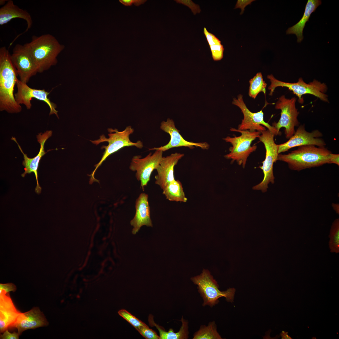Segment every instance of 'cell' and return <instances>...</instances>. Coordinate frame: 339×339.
<instances>
[{
  "mask_svg": "<svg viewBox=\"0 0 339 339\" xmlns=\"http://www.w3.org/2000/svg\"><path fill=\"white\" fill-rule=\"evenodd\" d=\"M267 78L270 80L271 84L268 89L270 90V95H272L277 87H285L293 91L298 97L299 103L304 102L302 96L309 94L313 95L325 102H328V95L325 94L327 87L324 83H321L314 79L309 83H305L301 78H300L296 83H291L282 81L276 79L272 74L268 75Z\"/></svg>",
  "mask_w": 339,
  "mask_h": 339,
  "instance_id": "cell-7",
  "label": "cell"
},
{
  "mask_svg": "<svg viewBox=\"0 0 339 339\" xmlns=\"http://www.w3.org/2000/svg\"><path fill=\"white\" fill-rule=\"evenodd\" d=\"M19 336L18 332H14L11 333L8 331L7 329L0 335V338L1 339H18Z\"/></svg>",
  "mask_w": 339,
  "mask_h": 339,
  "instance_id": "cell-36",
  "label": "cell"
},
{
  "mask_svg": "<svg viewBox=\"0 0 339 339\" xmlns=\"http://www.w3.org/2000/svg\"><path fill=\"white\" fill-rule=\"evenodd\" d=\"M182 325L179 331L175 332L174 330L170 328L166 331L163 327L155 323L153 316L149 315L148 318L149 324L152 326H155L159 332V339H186L189 337L188 321L184 319L183 316L180 320Z\"/></svg>",
  "mask_w": 339,
  "mask_h": 339,
  "instance_id": "cell-23",
  "label": "cell"
},
{
  "mask_svg": "<svg viewBox=\"0 0 339 339\" xmlns=\"http://www.w3.org/2000/svg\"><path fill=\"white\" fill-rule=\"evenodd\" d=\"M203 33L209 46L221 44V41L214 35L209 32L205 27L204 28Z\"/></svg>",
  "mask_w": 339,
  "mask_h": 339,
  "instance_id": "cell-32",
  "label": "cell"
},
{
  "mask_svg": "<svg viewBox=\"0 0 339 339\" xmlns=\"http://www.w3.org/2000/svg\"><path fill=\"white\" fill-rule=\"evenodd\" d=\"M160 128L170 135L169 142L166 145L159 147L149 148V150L164 152L172 148L180 147H187L191 149L195 147H199L203 149H207L209 148V145L206 142L196 143L184 139L175 127L174 121L170 118H168L166 121H164L161 123Z\"/></svg>",
  "mask_w": 339,
  "mask_h": 339,
  "instance_id": "cell-16",
  "label": "cell"
},
{
  "mask_svg": "<svg viewBox=\"0 0 339 339\" xmlns=\"http://www.w3.org/2000/svg\"><path fill=\"white\" fill-rule=\"evenodd\" d=\"M249 83V95L250 97L255 99L261 92L266 94L267 84L263 80L261 73H258L250 80Z\"/></svg>",
  "mask_w": 339,
  "mask_h": 339,
  "instance_id": "cell-26",
  "label": "cell"
},
{
  "mask_svg": "<svg viewBox=\"0 0 339 339\" xmlns=\"http://www.w3.org/2000/svg\"><path fill=\"white\" fill-rule=\"evenodd\" d=\"M331 153L325 146L307 145L299 147L288 154H279L277 160L287 163L291 170L299 171L328 164Z\"/></svg>",
  "mask_w": 339,
  "mask_h": 339,
  "instance_id": "cell-3",
  "label": "cell"
},
{
  "mask_svg": "<svg viewBox=\"0 0 339 339\" xmlns=\"http://www.w3.org/2000/svg\"><path fill=\"white\" fill-rule=\"evenodd\" d=\"M163 194L169 201L186 202V196L182 184L175 179L167 185L163 189Z\"/></svg>",
  "mask_w": 339,
  "mask_h": 339,
  "instance_id": "cell-24",
  "label": "cell"
},
{
  "mask_svg": "<svg viewBox=\"0 0 339 339\" xmlns=\"http://www.w3.org/2000/svg\"><path fill=\"white\" fill-rule=\"evenodd\" d=\"M134 129L130 126H127L123 131H119L117 129H113L111 128L108 129L109 133V137L106 138L105 136L102 135L100 136V138L95 140H90L96 145L100 143L107 142L108 143L107 146L103 145L101 149H105L103 156L100 162L95 165V168L89 176L91 177L90 181H98L94 177V174L96 170L101 164L103 162L110 154L117 151L125 147L134 146L138 148H142L143 147V143L140 140L136 143L132 142L129 138L130 135L133 133Z\"/></svg>",
  "mask_w": 339,
  "mask_h": 339,
  "instance_id": "cell-5",
  "label": "cell"
},
{
  "mask_svg": "<svg viewBox=\"0 0 339 339\" xmlns=\"http://www.w3.org/2000/svg\"><path fill=\"white\" fill-rule=\"evenodd\" d=\"M52 133L51 131L47 130L43 133L40 132L37 135V141L40 145V149L38 154L32 158H29L27 155L24 153L15 137H12L11 138V140L14 141L17 144L19 148L23 155L24 160L22 164L24 167V172L21 175L24 177L27 174H30L32 172L34 173L37 183L35 191L38 194L41 193L42 189L38 182V169L42 157L47 153L45 151V144L46 140L52 136Z\"/></svg>",
  "mask_w": 339,
  "mask_h": 339,
  "instance_id": "cell-15",
  "label": "cell"
},
{
  "mask_svg": "<svg viewBox=\"0 0 339 339\" xmlns=\"http://www.w3.org/2000/svg\"><path fill=\"white\" fill-rule=\"evenodd\" d=\"M118 313L120 316L132 326L137 330L142 327L147 325L126 310L121 309L118 311Z\"/></svg>",
  "mask_w": 339,
  "mask_h": 339,
  "instance_id": "cell-28",
  "label": "cell"
},
{
  "mask_svg": "<svg viewBox=\"0 0 339 339\" xmlns=\"http://www.w3.org/2000/svg\"><path fill=\"white\" fill-rule=\"evenodd\" d=\"M191 279L197 285L198 292L203 299V306L208 305L212 307L219 303L218 299L221 297H225L228 302H233L235 289L229 288L226 291H220L217 282L208 270L203 269L200 274Z\"/></svg>",
  "mask_w": 339,
  "mask_h": 339,
  "instance_id": "cell-4",
  "label": "cell"
},
{
  "mask_svg": "<svg viewBox=\"0 0 339 339\" xmlns=\"http://www.w3.org/2000/svg\"><path fill=\"white\" fill-rule=\"evenodd\" d=\"M339 154L331 153L329 155L328 164H334L339 165Z\"/></svg>",
  "mask_w": 339,
  "mask_h": 339,
  "instance_id": "cell-37",
  "label": "cell"
},
{
  "mask_svg": "<svg viewBox=\"0 0 339 339\" xmlns=\"http://www.w3.org/2000/svg\"><path fill=\"white\" fill-rule=\"evenodd\" d=\"M146 0H119V2L125 6H131L132 4L136 6H139L143 4Z\"/></svg>",
  "mask_w": 339,
  "mask_h": 339,
  "instance_id": "cell-35",
  "label": "cell"
},
{
  "mask_svg": "<svg viewBox=\"0 0 339 339\" xmlns=\"http://www.w3.org/2000/svg\"><path fill=\"white\" fill-rule=\"evenodd\" d=\"M48 324L39 308L34 307L27 312L21 313L13 327L17 329V332L20 335L26 330L46 326Z\"/></svg>",
  "mask_w": 339,
  "mask_h": 339,
  "instance_id": "cell-20",
  "label": "cell"
},
{
  "mask_svg": "<svg viewBox=\"0 0 339 339\" xmlns=\"http://www.w3.org/2000/svg\"><path fill=\"white\" fill-rule=\"evenodd\" d=\"M193 339H221L217 332L214 321L209 323L207 326L202 325L199 330L193 335Z\"/></svg>",
  "mask_w": 339,
  "mask_h": 339,
  "instance_id": "cell-25",
  "label": "cell"
},
{
  "mask_svg": "<svg viewBox=\"0 0 339 339\" xmlns=\"http://www.w3.org/2000/svg\"><path fill=\"white\" fill-rule=\"evenodd\" d=\"M230 130L239 132L241 135L238 137L234 136L233 137L228 136L223 139L232 145L229 148L230 153L224 157L227 159H231L233 162L236 161L239 165H242L244 168L248 157L257 148V146H251V144L256 138H258L261 132L241 130L233 128Z\"/></svg>",
  "mask_w": 339,
  "mask_h": 339,
  "instance_id": "cell-6",
  "label": "cell"
},
{
  "mask_svg": "<svg viewBox=\"0 0 339 339\" xmlns=\"http://www.w3.org/2000/svg\"><path fill=\"white\" fill-rule=\"evenodd\" d=\"M184 154L175 153L166 157H163L156 169L157 174L155 176V183L162 189L167 185L175 180L174 168Z\"/></svg>",
  "mask_w": 339,
  "mask_h": 339,
  "instance_id": "cell-17",
  "label": "cell"
},
{
  "mask_svg": "<svg viewBox=\"0 0 339 339\" xmlns=\"http://www.w3.org/2000/svg\"><path fill=\"white\" fill-rule=\"evenodd\" d=\"M16 18L23 19L27 23V28L21 34L27 32L32 27L33 21L29 13L15 5L12 0H8L6 3L0 8V25H2L6 24L12 19ZM21 34L19 35L14 40Z\"/></svg>",
  "mask_w": 339,
  "mask_h": 339,
  "instance_id": "cell-21",
  "label": "cell"
},
{
  "mask_svg": "<svg viewBox=\"0 0 339 339\" xmlns=\"http://www.w3.org/2000/svg\"><path fill=\"white\" fill-rule=\"evenodd\" d=\"M11 54L5 46L0 48V110L10 113L20 112L22 108L16 102L13 92L18 79Z\"/></svg>",
  "mask_w": 339,
  "mask_h": 339,
  "instance_id": "cell-1",
  "label": "cell"
},
{
  "mask_svg": "<svg viewBox=\"0 0 339 339\" xmlns=\"http://www.w3.org/2000/svg\"><path fill=\"white\" fill-rule=\"evenodd\" d=\"M11 58L21 82L27 83L31 77L38 73L37 65L24 45L18 44L15 46Z\"/></svg>",
  "mask_w": 339,
  "mask_h": 339,
  "instance_id": "cell-12",
  "label": "cell"
},
{
  "mask_svg": "<svg viewBox=\"0 0 339 339\" xmlns=\"http://www.w3.org/2000/svg\"><path fill=\"white\" fill-rule=\"evenodd\" d=\"M21 312L15 307L9 293L0 292V331L13 328Z\"/></svg>",
  "mask_w": 339,
  "mask_h": 339,
  "instance_id": "cell-19",
  "label": "cell"
},
{
  "mask_svg": "<svg viewBox=\"0 0 339 339\" xmlns=\"http://www.w3.org/2000/svg\"><path fill=\"white\" fill-rule=\"evenodd\" d=\"M332 207L334 210L337 213L339 214V205L338 204H332Z\"/></svg>",
  "mask_w": 339,
  "mask_h": 339,
  "instance_id": "cell-39",
  "label": "cell"
},
{
  "mask_svg": "<svg viewBox=\"0 0 339 339\" xmlns=\"http://www.w3.org/2000/svg\"><path fill=\"white\" fill-rule=\"evenodd\" d=\"M140 334L147 339H159V336L153 330L149 328L148 326L142 327L137 330Z\"/></svg>",
  "mask_w": 339,
  "mask_h": 339,
  "instance_id": "cell-30",
  "label": "cell"
},
{
  "mask_svg": "<svg viewBox=\"0 0 339 339\" xmlns=\"http://www.w3.org/2000/svg\"><path fill=\"white\" fill-rule=\"evenodd\" d=\"M23 45L34 60L39 73L56 65L57 56L65 48L54 36L49 34L33 35L30 41Z\"/></svg>",
  "mask_w": 339,
  "mask_h": 339,
  "instance_id": "cell-2",
  "label": "cell"
},
{
  "mask_svg": "<svg viewBox=\"0 0 339 339\" xmlns=\"http://www.w3.org/2000/svg\"><path fill=\"white\" fill-rule=\"evenodd\" d=\"M16 290V286L13 283H8L5 284H0V292L3 290L6 293L10 291L14 292Z\"/></svg>",
  "mask_w": 339,
  "mask_h": 339,
  "instance_id": "cell-33",
  "label": "cell"
},
{
  "mask_svg": "<svg viewBox=\"0 0 339 339\" xmlns=\"http://www.w3.org/2000/svg\"><path fill=\"white\" fill-rule=\"evenodd\" d=\"M8 0H0V5H4L7 2Z\"/></svg>",
  "mask_w": 339,
  "mask_h": 339,
  "instance_id": "cell-40",
  "label": "cell"
},
{
  "mask_svg": "<svg viewBox=\"0 0 339 339\" xmlns=\"http://www.w3.org/2000/svg\"><path fill=\"white\" fill-rule=\"evenodd\" d=\"M323 135L318 130L311 132L307 131L304 125L299 126L294 134L286 142L278 145V153L288 151L293 148L307 145H314L319 147L325 146L326 143L320 137Z\"/></svg>",
  "mask_w": 339,
  "mask_h": 339,
  "instance_id": "cell-14",
  "label": "cell"
},
{
  "mask_svg": "<svg viewBox=\"0 0 339 339\" xmlns=\"http://www.w3.org/2000/svg\"><path fill=\"white\" fill-rule=\"evenodd\" d=\"M296 98L287 99L284 95L280 97L276 104L275 108L281 110V117L277 122L273 123L272 126L281 134L280 129L285 128L284 133L286 138L289 139L294 134V128L299 126L297 119L299 112L296 107Z\"/></svg>",
  "mask_w": 339,
  "mask_h": 339,
  "instance_id": "cell-9",
  "label": "cell"
},
{
  "mask_svg": "<svg viewBox=\"0 0 339 339\" xmlns=\"http://www.w3.org/2000/svg\"><path fill=\"white\" fill-rule=\"evenodd\" d=\"M282 339H292V338L288 335L287 332L282 331L281 333Z\"/></svg>",
  "mask_w": 339,
  "mask_h": 339,
  "instance_id": "cell-38",
  "label": "cell"
},
{
  "mask_svg": "<svg viewBox=\"0 0 339 339\" xmlns=\"http://www.w3.org/2000/svg\"><path fill=\"white\" fill-rule=\"evenodd\" d=\"M212 56L214 61L221 60L223 57L224 48L221 44L210 46Z\"/></svg>",
  "mask_w": 339,
  "mask_h": 339,
  "instance_id": "cell-29",
  "label": "cell"
},
{
  "mask_svg": "<svg viewBox=\"0 0 339 339\" xmlns=\"http://www.w3.org/2000/svg\"><path fill=\"white\" fill-rule=\"evenodd\" d=\"M148 197L147 194L141 193L136 200L135 214L130 222L131 225L133 227L132 233L133 234L138 232L143 226L150 227L153 226L150 218Z\"/></svg>",
  "mask_w": 339,
  "mask_h": 339,
  "instance_id": "cell-18",
  "label": "cell"
},
{
  "mask_svg": "<svg viewBox=\"0 0 339 339\" xmlns=\"http://www.w3.org/2000/svg\"><path fill=\"white\" fill-rule=\"evenodd\" d=\"M254 0H238L235 6L234 9L240 8L241 12L240 14H242L245 10V8L247 5L250 4Z\"/></svg>",
  "mask_w": 339,
  "mask_h": 339,
  "instance_id": "cell-34",
  "label": "cell"
},
{
  "mask_svg": "<svg viewBox=\"0 0 339 339\" xmlns=\"http://www.w3.org/2000/svg\"><path fill=\"white\" fill-rule=\"evenodd\" d=\"M261 133L258 138L264 144L266 153L265 159L262 162V165L259 167L262 170L264 177L262 181L253 187V189L261 190L264 192L267 191L268 184L274 182L273 165L277 160L279 154L278 145L275 143L274 139L275 135L268 129L262 131Z\"/></svg>",
  "mask_w": 339,
  "mask_h": 339,
  "instance_id": "cell-8",
  "label": "cell"
},
{
  "mask_svg": "<svg viewBox=\"0 0 339 339\" xmlns=\"http://www.w3.org/2000/svg\"><path fill=\"white\" fill-rule=\"evenodd\" d=\"M321 4V1L320 0H308L303 17L296 24L288 29L286 34L295 35L297 38V42H301L303 39V31L306 23L309 21L311 14L315 12Z\"/></svg>",
  "mask_w": 339,
  "mask_h": 339,
  "instance_id": "cell-22",
  "label": "cell"
},
{
  "mask_svg": "<svg viewBox=\"0 0 339 339\" xmlns=\"http://www.w3.org/2000/svg\"><path fill=\"white\" fill-rule=\"evenodd\" d=\"M232 104L238 107L242 112L244 118L238 127V129L248 130L250 132L258 131L261 132L268 128L275 136L280 135L276 129L264 120V113L262 110L257 112H251L247 107L243 100V96L239 94L237 98H234Z\"/></svg>",
  "mask_w": 339,
  "mask_h": 339,
  "instance_id": "cell-10",
  "label": "cell"
},
{
  "mask_svg": "<svg viewBox=\"0 0 339 339\" xmlns=\"http://www.w3.org/2000/svg\"><path fill=\"white\" fill-rule=\"evenodd\" d=\"M175 1L177 3L183 4L188 7L194 15L197 13H200L201 11L199 5L195 3L191 0H175Z\"/></svg>",
  "mask_w": 339,
  "mask_h": 339,
  "instance_id": "cell-31",
  "label": "cell"
},
{
  "mask_svg": "<svg viewBox=\"0 0 339 339\" xmlns=\"http://www.w3.org/2000/svg\"><path fill=\"white\" fill-rule=\"evenodd\" d=\"M329 237V243L330 252L338 253L339 252V219L337 218L333 222Z\"/></svg>",
  "mask_w": 339,
  "mask_h": 339,
  "instance_id": "cell-27",
  "label": "cell"
},
{
  "mask_svg": "<svg viewBox=\"0 0 339 339\" xmlns=\"http://www.w3.org/2000/svg\"><path fill=\"white\" fill-rule=\"evenodd\" d=\"M16 85L17 91L14 94V97L18 104L24 105L29 110L31 107V100L32 98L42 101L47 104L50 108L49 115L54 114L59 118L58 111L56 109V105L48 98L50 92L44 89H36L30 88L26 83L21 82L19 79L18 80Z\"/></svg>",
  "mask_w": 339,
  "mask_h": 339,
  "instance_id": "cell-13",
  "label": "cell"
},
{
  "mask_svg": "<svg viewBox=\"0 0 339 339\" xmlns=\"http://www.w3.org/2000/svg\"><path fill=\"white\" fill-rule=\"evenodd\" d=\"M163 152L155 150L152 154L149 153L146 156L142 158L140 155H136L132 159L130 169L136 171V177L140 182V187L144 190L150 180L151 174L159 165L163 157Z\"/></svg>",
  "mask_w": 339,
  "mask_h": 339,
  "instance_id": "cell-11",
  "label": "cell"
}]
</instances>
